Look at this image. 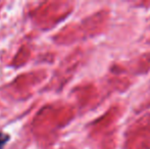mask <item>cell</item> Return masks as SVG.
Segmentation results:
<instances>
[{
    "label": "cell",
    "instance_id": "6da1fadb",
    "mask_svg": "<svg viewBox=\"0 0 150 149\" xmlns=\"http://www.w3.org/2000/svg\"><path fill=\"white\" fill-rule=\"evenodd\" d=\"M9 141V136L5 133H0V149H3L4 146L6 145V143Z\"/></svg>",
    "mask_w": 150,
    "mask_h": 149
}]
</instances>
